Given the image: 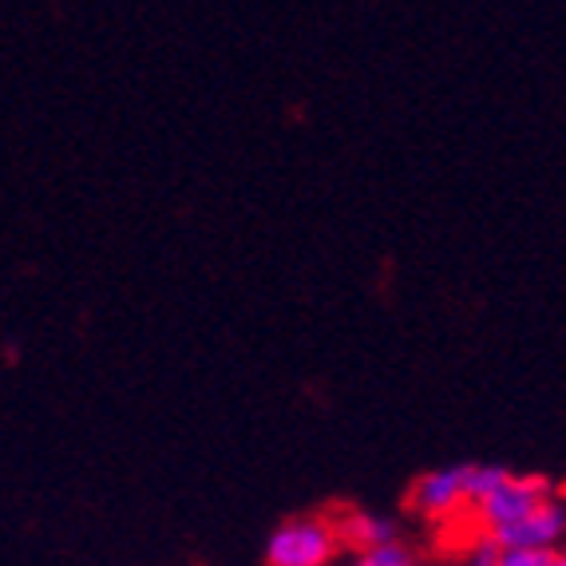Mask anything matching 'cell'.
<instances>
[{"label": "cell", "instance_id": "6da1fadb", "mask_svg": "<svg viewBox=\"0 0 566 566\" xmlns=\"http://www.w3.org/2000/svg\"><path fill=\"white\" fill-rule=\"evenodd\" d=\"M340 538L325 515H293L265 538V566H337Z\"/></svg>", "mask_w": 566, "mask_h": 566}, {"label": "cell", "instance_id": "7a4b0ae2", "mask_svg": "<svg viewBox=\"0 0 566 566\" xmlns=\"http://www.w3.org/2000/svg\"><path fill=\"white\" fill-rule=\"evenodd\" d=\"M558 491H563V488H558L555 480H547V475H515V472H507V480L491 491L483 503H475L472 511L480 515L483 531L491 535V531L520 523L523 515H531L538 503H547L551 495H558Z\"/></svg>", "mask_w": 566, "mask_h": 566}, {"label": "cell", "instance_id": "3957f363", "mask_svg": "<svg viewBox=\"0 0 566 566\" xmlns=\"http://www.w3.org/2000/svg\"><path fill=\"white\" fill-rule=\"evenodd\" d=\"M563 535H566V503H563V491L551 495L547 503H538L531 515H523L520 523H511V527L491 531V543L500 551H523V555H555L563 547Z\"/></svg>", "mask_w": 566, "mask_h": 566}, {"label": "cell", "instance_id": "277c9868", "mask_svg": "<svg viewBox=\"0 0 566 566\" xmlns=\"http://www.w3.org/2000/svg\"><path fill=\"white\" fill-rule=\"evenodd\" d=\"M420 515L428 520H452L468 507V463H452V468H436L424 472L412 483V495H408Z\"/></svg>", "mask_w": 566, "mask_h": 566}, {"label": "cell", "instance_id": "5b68a950", "mask_svg": "<svg viewBox=\"0 0 566 566\" xmlns=\"http://www.w3.org/2000/svg\"><path fill=\"white\" fill-rule=\"evenodd\" d=\"M333 527H337L340 551H357V555L400 543V523L380 511H345L340 520H333Z\"/></svg>", "mask_w": 566, "mask_h": 566}, {"label": "cell", "instance_id": "8992f818", "mask_svg": "<svg viewBox=\"0 0 566 566\" xmlns=\"http://www.w3.org/2000/svg\"><path fill=\"white\" fill-rule=\"evenodd\" d=\"M349 566H420V563H416L412 547H408L405 538H400V543H388V547L365 551V555H357Z\"/></svg>", "mask_w": 566, "mask_h": 566}, {"label": "cell", "instance_id": "52a82bcc", "mask_svg": "<svg viewBox=\"0 0 566 566\" xmlns=\"http://www.w3.org/2000/svg\"><path fill=\"white\" fill-rule=\"evenodd\" d=\"M495 558H500V547L488 535H480L472 543V551H468V558H463V566H495Z\"/></svg>", "mask_w": 566, "mask_h": 566}, {"label": "cell", "instance_id": "ba28073f", "mask_svg": "<svg viewBox=\"0 0 566 566\" xmlns=\"http://www.w3.org/2000/svg\"><path fill=\"white\" fill-rule=\"evenodd\" d=\"M558 555V551H555ZM551 555H523V551H500V558H495V566H543Z\"/></svg>", "mask_w": 566, "mask_h": 566}, {"label": "cell", "instance_id": "9c48e42d", "mask_svg": "<svg viewBox=\"0 0 566 566\" xmlns=\"http://www.w3.org/2000/svg\"><path fill=\"white\" fill-rule=\"evenodd\" d=\"M543 566H566V558H563V551H558V555H551V558H547V563H543Z\"/></svg>", "mask_w": 566, "mask_h": 566}]
</instances>
